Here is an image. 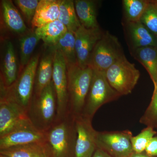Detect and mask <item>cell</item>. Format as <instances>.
<instances>
[{"label": "cell", "mask_w": 157, "mask_h": 157, "mask_svg": "<svg viewBox=\"0 0 157 157\" xmlns=\"http://www.w3.org/2000/svg\"><path fill=\"white\" fill-rule=\"evenodd\" d=\"M40 57L39 53L33 56L11 86L7 88L1 87L0 98L14 101L27 111L33 95L36 71Z\"/></svg>", "instance_id": "cell-4"}, {"label": "cell", "mask_w": 157, "mask_h": 157, "mask_svg": "<svg viewBox=\"0 0 157 157\" xmlns=\"http://www.w3.org/2000/svg\"><path fill=\"white\" fill-rule=\"evenodd\" d=\"M60 0H40L32 21L36 29L58 19Z\"/></svg>", "instance_id": "cell-19"}, {"label": "cell", "mask_w": 157, "mask_h": 157, "mask_svg": "<svg viewBox=\"0 0 157 157\" xmlns=\"http://www.w3.org/2000/svg\"><path fill=\"white\" fill-rule=\"evenodd\" d=\"M56 51L54 45H45L36 71L33 96L39 95L52 80Z\"/></svg>", "instance_id": "cell-15"}, {"label": "cell", "mask_w": 157, "mask_h": 157, "mask_svg": "<svg viewBox=\"0 0 157 157\" xmlns=\"http://www.w3.org/2000/svg\"><path fill=\"white\" fill-rule=\"evenodd\" d=\"M54 46L56 50L61 52L67 65L77 64L74 33L67 31Z\"/></svg>", "instance_id": "cell-25"}, {"label": "cell", "mask_w": 157, "mask_h": 157, "mask_svg": "<svg viewBox=\"0 0 157 157\" xmlns=\"http://www.w3.org/2000/svg\"><path fill=\"white\" fill-rule=\"evenodd\" d=\"M39 1L38 0H15L14 5L18 7L28 23L32 24L36 14Z\"/></svg>", "instance_id": "cell-30"}, {"label": "cell", "mask_w": 157, "mask_h": 157, "mask_svg": "<svg viewBox=\"0 0 157 157\" xmlns=\"http://www.w3.org/2000/svg\"><path fill=\"white\" fill-rule=\"evenodd\" d=\"M43 134L42 143L48 157H75L77 132L75 117L68 114L57 118Z\"/></svg>", "instance_id": "cell-1"}, {"label": "cell", "mask_w": 157, "mask_h": 157, "mask_svg": "<svg viewBox=\"0 0 157 157\" xmlns=\"http://www.w3.org/2000/svg\"><path fill=\"white\" fill-rule=\"evenodd\" d=\"M124 56L123 49L117 37L106 31L93 50L89 67L93 70L105 72Z\"/></svg>", "instance_id": "cell-6"}, {"label": "cell", "mask_w": 157, "mask_h": 157, "mask_svg": "<svg viewBox=\"0 0 157 157\" xmlns=\"http://www.w3.org/2000/svg\"><path fill=\"white\" fill-rule=\"evenodd\" d=\"M30 123L26 109L14 101L0 98V137Z\"/></svg>", "instance_id": "cell-10"}, {"label": "cell", "mask_w": 157, "mask_h": 157, "mask_svg": "<svg viewBox=\"0 0 157 157\" xmlns=\"http://www.w3.org/2000/svg\"><path fill=\"white\" fill-rule=\"evenodd\" d=\"M92 121L82 115L75 117L77 132L75 157H92L97 149L98 132L93 128Z\"/></svg>", "instance_id": "cell-12"}, {"label": "cell", "mask_w": 157, "mask_h": 157, "mask_svg": "<svg viewBox=\"0 0 157 157\" xmlns=\"http://www.w3.org/2000/svg\"><path fill=\"white\" fill-rule=\"evenodd\" d=\"M157 135L154 129L147 127L141 132L132 138V144L135 152L141 153L145 151V149L151 139Z\"/></svg>", "instance_id": "cell-28"}, {"label": "cell", "mask_w": 157, "mask_h": 157, "mask_svg": "<svg viewBox=\"0 0 157 157\" xmlns=\"http://www.w3.org/2000/svg\"><path fill=\"white\" fill-rule=\"evenodd\" d=\"M27 115L32 125L43 133L56 121V97L52 80L39 95L33 96Z\"/></svg>", "instance_id": "cell-3"}, {"label": "cell", "mask_w": 157, "mask_h": 157, "mask_svg": "<svg viewBox=\"0 0 157 157\" xmlns=\"http://www.w3.org/2000/svg\"><path fill=\"white\" fill-rule=\"evenodd\" d=\"M109 84L121 96L131 94L140 78V71L125 56L105 72Z\"/></svg>", "instance_id": "cell-7"}, {"label": "cell", "mask_w": 157, "mask_h": 157, "mask_svg": "<svg viewBox=\"0 0 157 157\" xmlns=\"http://www.w3.org/2000/svg\"><path fill=\"white\" fill-rule=\"evenodd\" d=\"M104 33L101 28L88 29L81 25L74 33L77 64L79 67H89L93 50Z\"/></svg>", "instance_id": "cell-11"}, {"label": "cell", "mask_w": 157, "mask_h": 157, "mask_svg": "<svg viewBox=\"0 0 157 157\" xmlns=\"http://www.w3.org/2000/svg\"><path fill=\"white\" fill-rule=\"evenodd\" d=\"M140 21L157 37V6L153 0L150 1Z\"/></svg>", "instance_id": "cell-29"}, {"label": "cell", "mask_w": 157, "mask_h": 157, "mask_svg": "<svg viewBox=\"0 0 157 157\" xmlns=\"http://www.w3.org/2000/svg\"><path fill=\"white\" fill-rule=\"evenodd\" d=\"M74 2L76 14L81 25L88 29L100 28L97 19L99 1L75 0Z\"/></svg>", "instance_id": "cell-18"}, {"label": "cell", "mask_w": 157, "mask_h": 157, "mask_svg": "<svg viewBox=\"0 0 157 157\" xmlns=\"http://www.w3.org/2000/svg\"><path fill=\"white\" fill-rule=\"evenodd\" d=\"M2 157H48L42 143H35L0 150Z\"/></svg>", "instance_id": "cell-21"}, {"label": "cell", "mask_w": 157, "mask_h": 157, "mask_svg": "<svg viewBox=\"0 0 157 157\" xmlns=\"http://www.w3.org/2000/svg\"><path fill=\"white\" fill-rule=\"evenodd\" d=\"M92 157H111L107 153L99 148L96 149Z\"/></svg>", "instance_id": "cell-32"}, {"label": "cell", "mask_w": 157, "mask_h": 157, "mask_svg": "<svg viewBox=\"0 0 157 157\" xmlns=\"http://www.w3.org/2000/svg\"><path fill=\"white\" fill-rule=\"evenodd\" d=\"M1 14L3 26L9 32L21 36L29 31L21 14L12 1H1Z\"/></svg>", "instance_id": "cell-17"}, {"label": "cell", "mask_w": 157, "mask_h": 157, "mask_svg": "<svg viewBox=\"0 0 157 157\" xmlns=\"http://www.w3.org/2000/svg\"><path fill=\"white\" fill-rule=\"evenodd\" d=\"M133 135L129 130L97 132V148L111 157H129L134 152L132 144Z\"/></svg>", "instance_id": "cell-8"}, {"label": "cell", "mask_w": 157, "mask_h": 157, "mask_svg": "<svg viewBox=\"0 0 157 157\" xmlns=\"http://www.w3.org/2000/svg\"><path fill=\"white\" fill-rule=\"evenodd\" d=\"M153 2H154L155 4L157 6V0H153Z\"/></svg>", "instance_id": "cell-34"}, {"label": "cell", "mask_w": 157, "mask_h": 157, "mask_svg": "<svg viewBox=\"0 0 157 157\" xmlns=\"http://www.w3.org/2000/svg\"><path fill=\"white\" fill-rule=\"evenodd\" d=\"M145 152L148 155L157 157V135L150 140L145 149Z\"/></svg>", "instance_id": "cell-31"}, {"label": "cell", "mask_w": 157, "mask_h": 157, "mask_svg": "<svg viewBox=\"0 0 157 157\" xmlns=\"http://www.w3.org/2000/svg\"><path fill=\"white\" fill-rule=\"evenodd\" d=\"M132 56L146 69L153 83L157 84V46H147L130 52Z\"/></svg>", "instance_id": "cell-20"}, {"label": "cell", "mask_w": 157, "mask_h": 157, "mask_svg": "<svg viewBox=\"0 0 157 157\" xmlns=\"http://www.w3.org/2000/svg\"><path fill=\"white\" fill-rule=\"evenodd\" d=\"M121 97L109 84L105 72L93 70L91 82L81 115L92 120L99 108Z\"/></svg>", "instance_id": "cell-5"}, {"label": "cell", "mask_w": 157, "mask_h": 157, "mask_svg": "<svg viewBox=\"0 0 157 157\" xmlns=\"http://www.w3.org/2000/svg\"><path fill=\"white\" fill-rule=\"evenodd\" d=\"M122 25L130 52L142 47L157 46V37L140 21H123Z\"/></svg>", "instance_id": "cell-13"}, {"label": "cell", "mask_w": 157, "mask_h": 157, "mask_svg": "<svg viewBox=\"0 0 157 157\" xmlns=\"http://www.w3.org/2000/svg\"><path fill=\"white\" fill-rule=\"evenodd\" d=\"M129 157H152L147 154L145 151L141 153H136L134 152Z\"/></svg>", "instance_id": "cell-33"}, {"label": "cell", "mask_w": 157, "mask_h": 157, "mask_svg": "<svg viewBox=\"0 0 157 157\" xmlns=\"http://www.w3.org/2000/svg\"><path fill=\"white\" fill-rule=\"evenodd\" d=\"M68 114L76 117L82 114L93 75L90 67L67 65Z\"/></svg>", "instance_id": "cell-2"}, {"label": "cell", "mask_w": 157, "mask_h": 157, "mask_svg": "<svg viewBox=\"0 0 157 157\" xmlns=\"http://www.w3.org/2000/svg\"><path fill=\"white\" fill-rule=\"evenodd\" d=\"M150 2L148 0H123L122 1L124 21L136 22L141 17Z\"/></svg>", "instance_id": "cell-26"}, {"label": "cell", "mask_w": 157, "mask_h": 157, "mask_svg": "<svg viewBox=\"0 0 157 157\" xmlns=\"http://www.w3.org/2000/svg\"><path fill=\"white\" fill-rule=\"evenodd\" d=\"M140 123L157 130V84L151 101L140 120Z\"/></svg>", "instance_id": "cell-27"}, {"label": "cell", "mask_w": 157, "mask_h": 157, "mask_svg": "<svg viewBox=\"0 0 157 157\" xmlns=\"http://www.w3.org/2000/svg\"><path fill=\"white\" fill-rule=\"evenodd\" d=\"M44 134L31 123L0 137V150L29 144L42 143Z\"/></svg>", "instance_id": "cell-14"}, {"label": "cell", "mask_w": 157, "mask_h": 157, "mask_svg": "<svg viewBox=\"0 0 157 157\" xmlns=\"http://www.w3.org/2000/svg\"><path fill=\"white\" fill-rule=\"evenodd\" d=\"M52 80L56 94L57 118H61L68 114L67 64L61 52L56 49Z\"/></svg>", "instance_id": "cell-9"}, {"label": "cell", "mask_w": 157, "mask_h": 157, "mask_svg": "<svg viewBox=\"0 0 157 157\" xmlns=\"http://www.w3.org/2000/svg\"><path fill=\"white\" fill-rule=\"evenodd\" d=\"M61 22L57 20L35 29V32L45 45H54L67 31Z\"/></svg>", "instance_id": "cell-22"}, {"label": "cell", "mask_w": 157, "mask_h": 157, "mask_svg": "<svg viewBox=\"0 0 157 157\" xmlns=\"http://www.w3.org/2000/svg\"><path fill=\"white\" fill-rule=\"evenodd\" d=\"M0 157H2V156H0Z\"/></svg>", "instance_id": "cell-35"}, {"label": "cell", "mask_w": 157, "mask_h": 157, "mask_svg": "<svg viewBox=\"0 0 157 157\" xmlns=\"http://www.w3.org/2000/svg\"><path fill=\"white\" fill-rule=\"evenodd\" d=\"M1 73V86L7 88L17 80L18 76V65L14 46L11 41H6Z\"/></svg>", "instance_id": "cell-16"}, {"label": "cell", "mask_w": 157, "mask_h": 157, "mask_svg": "<svg viewBox=\"0 0 157 157\" xmlns=\"http://www.w3.org/2000/svg\"><path fill=\"white\" fill-rule=\"evenodd\" d=\"M58 20L68 31L75 33L81 26L76 14L74 1L60 0Z\"/></svg>", "instance_id": "cell-23"}, {"label": "cell", "mask_w": 157, "mask_h": 157, "mask_svg": "<svg viewBox=\"0 0 157 157\" xmlns=\"http://www.w3.org/2000/svg\"><path fill=\"white\" fill-rule=\"evenodd\" d=\"M40 40L35 30L29 31L20 36L19 39L20 62L23 69L30 61L33 52Z\"/></svg>", "instance_id": "cell-24"}]
</instances>
